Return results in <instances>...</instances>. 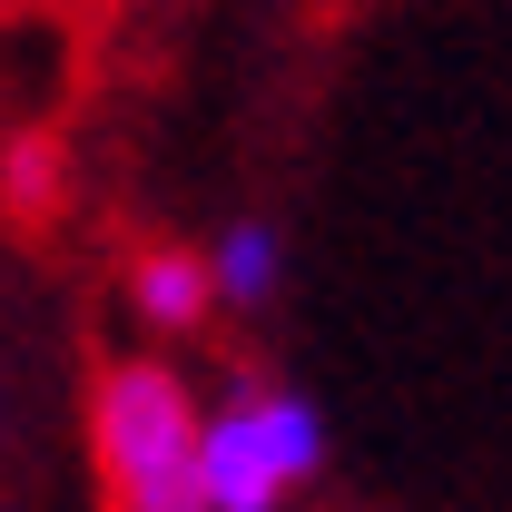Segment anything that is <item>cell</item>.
I'll return each mask as SVG.
<instances>
[{"label":"cell","mask_w":512,"mask_h":512,"mask_svg":"<svg viewBox=\"0 0 512 512\" xmlns=\"http://www.w3.org/2000/svg\"><path fill=\"white\" fill-rule=\"evenodd\" d=\"M276 286H286V247H276V227L237 217V227L207 247V296H227V306H266Z\"/></svg>","instance_id":"cell-3"},{"label":"cell","mask_w":512,"mask_h":512,"mask_svg":"<svg viewBox=\"0 0 512 512\" xmlns=\"http://www.w3.org/2000/svg\"><path fill=\"white\" fill-rule=\"evenodd\" d=\"M99 463H109L119 512H207L197 404L168 365H109V384H99Z\"/></svg>","instance_id":"cell-1"},{"label":"cell","mask_w":512,"mask_h":512,"mask_svg":"<svg viewBox=\"0 0 512 512\" xmlns=\"http://www.w3.org/2000/svg\"><path fill=\"white\" fill-rule=\"evenodd\" d=\"M325 463V414L286 384H237L217 414H197V483L207 512H276Z\"/></svg>","instance_id":"cell-2"},{"label":"cell","mask_w":512,"mask_h":512,"mask_svg":"<svg viewBox=\"0 0 512 512\" xmlns=\"http://www.w3.org/2000/svg\"><path fill=\"white\" fill-rule=\"evenodd\" d=\"M128 296H138V316H148V325H197L207 306H217V296H207V256H178V247L138 256Z\"/></svg>","instance_id":"cell-4"}]
</instances>
